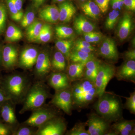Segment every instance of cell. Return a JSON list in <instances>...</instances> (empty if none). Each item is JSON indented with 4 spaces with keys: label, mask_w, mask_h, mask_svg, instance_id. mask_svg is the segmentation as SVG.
Listing matches in <instances>:
<instances>
[{
    "label": "cell",
    "mask_w": 135,
    "mask_h": 135,
    "mask_svg": "<svg viewBox=\"0 0 135 135\" xmlns=\"http://www.w3.org/2000/svg\"><path fill=\"white\" fill-rule=\"evenodd\" d=\"M46 82L55 91L69 88L71 83L65 72L53 71L49 74Z\"/></svg>",
    "instance_id": "cell-14"
},
{
    "label": "cell",
    "mask_w": 135,
    "mask_h": 135,
    "mask_svg": "<svg viewBox=\"0 0 135 135\" xmlns=\"http://www.w3.org/2000/svg\"><path fill=\"white\" fill-rule=\"evenodd\" d=\"M73 43V41L70 40H59L56 42V47L57 50L62 53L68 60L74 46Z\"/></svg>",
    "instance_id": "cell-28"
},
{
    "label": "cell",
    "mask_w": 135,
    "mask_h": 135,
    "mask_svg": "<svg viewBox=\"0 0 135 135\" xmlns=\"http://www.w3.org/2000/svg\"><path fill=\"white\" fill-rule=\"evenodd\" d=\"M33 75L25 72H12L2 77L0 88L16 105L22 104L33 83Z\"/></svg>",
    "instance_id": "cell-1"
},
{
    "label": "cell",
    "mask_w": 135,
    "mask_h": 135,
    "mask_svg": "<svg viewBox=\"0 0 135 135\" xmlns=\"http://www.w3.org/2000/svg\"><path fill=\"white\" fill-rule=\"evenodd\" d=\"M110 1V0H95V2L101 12L105 13L108 10Z\"/></svg>",
    "instance_id": "cell-41"
},
{
    "label": "cell",
    "mask_w": 135,
    "mask_h": 135,
    "mask_svg": "<svg viewBox=\"0 0 135 135\" xmlns=\"http://www.w3.org/2000/svg\"><path fill=\"white\" fill-rule=\"evenodd\" d=\"M119 0H111V5L113 9H119Z\"/></svg>",
    "instance_id": "cell-49"
},
{
    "label": "cell",
    "mask_w": 135,
    "mask_h": 135,
    "mask_svg": "<svg viewBox=\"0 0 135 135\" xmlns=\"http://www.w3.org/2000/svg\"><path fill=\"white\" fill-rule=\"evenodd\" d=\"M74 46H82V47H87L94 48L90 43L87 42L85 41L81 40H78L75 43Z\"/></svg>",
    "instance_id": "cell-46"
},
{
    "label": "cell",
    "mask_w": 135,
    "mask_h": 135,
    "mask_svg": "<svg viewBox=\"0 0 135 135\" xmlns=\"http://www.w3.org/2000/svg\"><path fill=\"white\" fill-rule=\"evenodd\" d=\"M37 129V128L20 123L13 135H36Z\"/></svg>",
    "instance_id": "cell-31"
},
{
    "label": "cell",
    "mask_w": 135,
    "mask_h": 135,
    "mask_svg": "<svg viewBox=\"0 0 135 135\" xmlns=\"http://www.w3.org/2000/svg\"><path fill=\"white\" fill-rule=\"evenodd\" d=\"M2 65V49L0 47V65Z\"/></svg>",
    "instance_id": "cell-52"
},
{
    "label": "cell",
    "mask_w": 135,
    "mask_h": 135,
    "mask_svg": "<svg viewBox=\"0 0 135 135\" xmlns=\"http://www.w3.org/2000/svg\"><path fill=\"white\" fill-rule=\"evenodd\" d=\"M116 69L113 65L101 62L95 80L98 98L101 96L105 91L107 84L115 77Z\"/></svg>",
    "instance_id": "cell-7"
},
{
    "label": "cell",
    "mask_w": 135,
    "mask_h": 135,
    "mask_svg": "<svg viewBox=\"0 0 135 135\" xmlns=\"http://www.w3.org/2000/svg\"><path fill=\"white\" fill-rule=\"evenodd\" d=\"M119 15L120 12L117 9H113L109 13L105 23L107 29L109 30L113 29L118 22Z\"/></svg>",
    "instance_id": "cell-33"
},
{
    "label": "cell",
    "mask_w": 135,
    "mask_h": 135,
    "mask_svg": "<svg viewBox=\"0 0 135 135\" xmlns=\"http://www.w3.org/2000/svg\"><path fill=\"white\" fill-rule=\"evenodd\" d=\"M74 27L77 33L83 34L93 31L95 28V26L85 17L79 16L74 20Z\"/></svg>",
    "instance_id": "cell-21"
},
{
    "label": "cell",
    "mask_w": 135,
    "mask_h": 135,
    "mask_svg": "<svg viewBox=\"0 0 135 135\" xmlns=\"http://www.w3.org/2000/svg\"><path fill=\"white\" fill-rule=\"evenodd\" d=\"M103 38L102 34L98 32H92L90 43H97L101 41Z\"/></svg>",
    "instance_id": "cell-42"
},
{
    "label": "cell",
    "mask_w": 135,
    "mask_h": 135,
    "mask_svg": "<svg viewBox=\"0 0 135 135\" xmlns=\"http://www.w3.org/2000/svg\"><path fill=\"white\" fill-rule=\"evenodd\" d=\"M16 105L10 99L0 105V117L2 122L12 127L15 131L20 124L16 115Z\"/></svg>",
    "instance_id": "cell-12"
},
{
    "label": "cell",
    "mask_w": 135,
    "mask_h": 135,
    "mask_svg": "<svg viewBox=\"0 0 135 135\" xmlns=\"http://www.w3.org/2000/svg\"><path fill=\"white\" fill-rule=\"evenodd\" d=\"M9 99L5 92L0 88V105Z\"/></svg>",
    "instance_id": "cell-48"
},
{
    "label": "cell",
    "mask_w": 135,
    "mask_h": 135,
    "mask_svg": "<svg viewBox=\"0 0 135 135\" xmlns=\"http://www.w3.org/2000/svg\"><path fill=\"white\" fill-rule=\"evenodd\" d=\"M92 32L83 34L84 40H85V41H87V42H89V43H90Z\"/></svg>",
    "instance_id": "cell-50"
},
{
    "label": "cell",
    "mask_w": 135,
    "mask_h": 135,
    "mask_svg": "<svg viewBox=\"0 0 135 135\" xmlns=\"http://www.w3.org/2000/svg\"><path fill=\"white\" fill-rule=\"evenodd\" d=\"M87 126L86 122H77L70 130L66 131L65 133L66 135H89L88 131L86 130Z\"/></svg>",
    "instance_id": "cell-30"
},
{
    "label": "cell",
    "mask_w": 135,
    "mask_h": 135,
    "mask_svg": "<svg viewBox=\"0 0 135 135\" xmlns=\"http://www.w3.org/2000/svg\"><path fill=\"white\" fill-rule=\"evenodd\" d=\"M7 18L6 6L3 3H0V35L5 31Z\"/></svg>",
    "instance_id": "cell-36"
},
{
    "label": "cell",
    "mask_w": 135,
    "mask_h": 135,
    "mask_svg": "<svg viewBox=\"0 0 135 135\" xmlns=\"http://www.w3.org/2000/svg\"><path fill=\"white\" fill-rule=\"evenodd\" d=\"M35 13L32 11H27L22 17L21 21V25L22 27L26 28L31 24L35 20Z\"/></svg>",
    "instance_id": "cell-35"
},
{
    "label": "cell",
    "mask_w": 135,
    "mask_h": 135,
    "mask_svg": "<svg viewBox=\"0 0 135 135\" xmlns=\"http://www.w3.org/2000/svg\"><path fill=\"white\" fill-rule=\"evenodd\" d=\"M99 54L108 60L115 61L118 59L119 54L113 39L109 38L105 39L99 47Z\"/></svg>",
    "instance_id": "cell-16"
},
{
    "label": "cell",
    "mask_w": 135,
    "mask_h": 135,
    "mask_svg": "<svg viewBox=\"0 0 135 135\" xmlns=\"http://www.w3.org/2000/svg\"><path fill=\"white\" fill-rule=\"evenodd\" d=\"M33 68L32 75L35 80L46 82L51 71L50 55L47 50H40Z\"/></svg>",
    "instance_id": "cell-6"
},
{
    "label": "cell",
    "mask_w": 135,
    "mask_h": 135,
    "mask_svg": "<svg viewBox=\"0 0 135 135\" xmlns=\"http://www.w3.org/2000/svg\"><path fill=\"white\" fill-rule=\"evenodd\" d=\"M112 130L114 131L117 135H132V133L126 129L122 126L119 125L117 122H115L110 127Z\"/></svg>",
    "instance_id": "cell-39"
},
{
    "label": "cell",
    "mask_w": 135,
    "mask_h": 135,
    "mask_svg": "<svg viewBox=\"0 0 135 135\" xmlns=\"http://www.w3.org/2000/svg\"><path fill=\"white\" fill-rule=\"evenodd\" d=\"M39 17L48 23H55L59 20L58 8L54 5L46 6L40 10Z\"/></svg>",
    "instance_id": "cell-18"
},
{
    "label": "cell",
    "mask_w": 135,
    "mask_h": 135,
    "mask_svg": "<svg viewBox=\"0 0 135 135\" xmlns=\"http://www.w3.org/2000/svg\"><path fill=\"white\" fill-rule=\"evenodd\" d=\"M101 63L96 57L88 61L85 65L83 78L95 82Z\"/></svg>",
    "instance_id": "cell-23"
},
{
    "label": "cell",
    "mask_w": 135,
    "mask_h": 135,
    "mask_svg": "<svg viewBox=\"0 0 135 135\" xmlns=\"http://www.w3.org/2000/svg\"><path fill=\"white\" fill-rule=\"evenodd\" d=\"M2 78V77H1V76L0 75V84H1V80Z\"/></svg>",
    "instance_id": "cell-55"
},
{
    "label": "cell",
    "mask_w": 135,
    "mask_h": 135,
    "mask_svg": "<svg viewBox=\"0 0 135 135\" xmlns=\"http://www.w3.org/2000/svg\"><path fill=\"white\" fill-rule=\"evenodd\" d=\"M73 108H86L98 98L95 83L82 78L71 83Z\"/></svg>",
    "instance_id": "cell-3"
},
{
    "label": "cell",
    "mask_w": 135,
    "mask_h": 135,
    "mask_svg": "<svg viewBox=\"0 0 135 135\" xmlns=\"http://www.w3.org/2000/svg\"><path fill=\"white\" fill-rule=\"evenodd\" d=\"M133 26L132 16L126 12L122 18L118 26L117 35L120 40H126L130 35Z\"/></svg>",
    "instance_id": "cell-17"
},
{
    "label": "cell",
    "mask_w": 135,
    "mask_h": 135,
    "mask_svg": "<svg viewBox=\"0 0 135 135\" xmlns=\"http://www.w3.org/2000/svg\"><path fill=\"white\" fill-rule=\"evenodd\" d=\"M7 3L11 18L16 22L21 21L23 16V12L17 10L12 0H7Z\"/></svg>",
    "instance_id": "cell-34"
},
{
    "label": "cell",
    "mask_w": 135,
    "mask_h": 135,
    "mask_svg": "<svg viewBox=\"0 0 135 135\" xmlns=\"http://www.w3.org/2000/svg\"><path fill=\"white\" fill-rule=\"evenodd\" d=\"M53 1L56 2H62L65 1L66 0H53Z\"/></svg>",
    "instance_id": "cell-54"
},
{
    "label": "cell",
    "mask_w": 135,
    "mask_h": 135,
    "mask_svg": "<svg viewBox=\"0 0 135 135\" xmlns=\"http://www.w3.org/2000/svg\"><path fill=\"white\" fill-rule=\"evenodd\" d=\"M51 96L49 87L45 82L35 80L27 93L22 104L20 114L32 111L43 106Z\"/></svg>",
    "instance_id": "cell-4"
},
{
    "label": "cell",
    "mask_w": 135,
    "mask_h": 135,
    "mask_svg": "<svg viewBox=\"0 0 135 135\" xmlns=\"http://www.w3.org/2000/svg\"><path fill=\"white\" fill-rule=\"evenodd\" d=\"M123 4L129 10L135 11V0H123Z\"/></svg>",
    "instance_id": "cell-44"
},
{
    "label": "cell",
    "mask_w": 135,
    "mask_h": 135,
    "mask_svg": "<svg viewBox=\"0 0 135 135\" xmlns=\"http://www.w3.org/2000/svg\"><path fill=\"white\" fill-rule=\"evenodd\" d=\"M81 7L84 15L91 18L97 20L100 16L101 11L95 2L88 1L83 4Z\"/></svg>",
    "instance_id": "cell-24"
},
{
    "label": "cell",
    "mask_w": 135,
    "mask_h": 135,
    "mask_svg": "<svg viewBox=\"0 0 135 135\" xmlns=\"http://www.w3.org/2000/svg\"><path fill=\"white\" fill-rule=\"evenodd\" d=\"M95 57L93 53H88L80 51L72 50L69 60L72 62L86 63L89 60Z\"/></svg>",
    "instance_id": "cell-26"
},
{
    "label": "cell",
    "mask_w": 135,
    "mask_h": 135,
    "mask_svg": "<svg viewBox=\"0 0 135 135\" xmlns=\"http://www.w3.org/2000/svg\"><path fill=\"white\" fill-rule=\"evenodd\" d=\"M21 30L15 25H10L8 26L5 35V40L8 42L18 41L23 38Z\"/></svg>",
    "instance_id": "cell-27"
},
{
    "label": "cell",
    "mask_w": 135,
    "mask_h": 135,
    "mask_svg": "<svg viewBox=\"0 0 135 135\" xmlns=\"http://www.w3.org/2000/svg\"><path fill=\"white\" fill-rule=\"evenodd\" d=\"M43 23L35 20L33 23L26 27V35L27 40L31 42H35L38 37Z\"/></svg>",
    "instance_id": "cell-25"
},
{
    "label": "cell",
    "mask_w": 135,
    "mask_h": 135,
    "mask_svg": "<svg viewBox=\"0 0 135 135\" xmlns=\"http://www.w3.org/2000/svg\"><path fill=\"white\" fill-rule=\"evenodd\" d=\"M80 1H85V0H80Z\"/></svg>",
    "instance_id": "cell-57"
},
{
    "label": "cell",
    "mask_w": 135,
    "mask_h": 135,
    "mask_svg": "<svg viewBox=\"0 0 135 135\" xmlns=\"http://www.w3.org/2000/svg\"><path fill=\"white\" fill-rule=\"evenodd\" d=\"M49 103L71 116L73 108L71 86L65 89L55 91Z\"/></svg>",
    "instance_id": "cell-9"
},
{
    "label": "cell",
    "mask_w": 135,
    "mask_h": 135,
    "mask_svg": "<svg viewBox=\"0 0 135 135\" xmlns=\"http://www.w3.org/2000/svg\"><path fill=\"white\" fill-rule=\"evenodd\" d=\"M19 51L16 46L8 44L2 49V63L7 70L13 71L17 67Z\"/></svg>",
    "instance_id": "cell-13"
},
{
    "label": "cell",
    "mask_w": 135,
    "mask_h": 135,
    "mask_svg": "<svg viewBox=\"0 0 135 135\" xmlns=\"http://www.w3.org/2000/svg\"><path fill=\"white\" fill-rule=\"evenodd\" d=\"M124 98L126 99L125 107L131 113L135 114V92L130 93V96L129 97Z\"/></svg>",
    "instance_id": "cell-37"
},
{
    "label": "cell",
    "mask_w": 135,
    "mask_h": 135,
    "mask_svg": "<svg viewBox=\"0 0 135 135\" xmlns=\"http://www.w3.org/2000/svg\"><path fill=\"white\" fill-rule=\"evenodd\" d=\"M115 77L118 80L135 83V60L126 61L116 71Z\"/></svg>",
    "instance_id": "cell-15"
},
{
    "label": "cell",
    "mask_w": 135,
    "mask_h": 135,
    "mask_svg": "<svg viewBox=\"0 0 135 135\" xmlns=\"http://www.w3.org/2000/svg\"><path fill=\"white\" fill-rule=\"evenodd\" d=\"M15 130L2 122H0V135H13Z\"/></svg>",
    "instance_id": "cell-40"
},
{
    "label": "cell",
    "mask_w": 135,
    "mask_h": 135,
    "mask_svg": "<svg viewBox=\"0 0 135 135\" xmlns=\"http://www.w3.org/2000/svg\"><path fill=\"white\" fill-rule=\"evenodd\" d=\"M14 2L15 7L18 11L23 12V1L22 0H12Z\"/></svg>",
    "instance_id": "cell-47"
},
{
    "label": "cell",
    "mask_w": 135,
    "mask_h": 135,
    "mask_svg": "<svg viewBox=\"0 0 135 135\" xmlns=\"http://www.w3.org/2000/svg\"><path fill=\"white\" fill-rule=\"evenodd\" d=\"M119 9H120L121 8H122L123 7V5H124V4H123V0H119Z\"/></svg>",
    "instance_id": "cell-53"
},
{
    "label": "cell",
    "mask_w": 135,
    "mask_h": 135,
    "mask_svg": "<svg viewBox=\"0 0 135 135\" xmlns=\"http://www.w3.org/2000/svg\"><path fill=\"white\" fill-rule=\"evenodd\" d=\"M66 58L62 53L58 50L55 51L50 56L51 71L65 72L67 65Z\"/></svg>",
    "instance_id": "cell-22"
},
{
    "label": "cell",
    "mask_w": 135,
    "mask_h": 135,
    "mask_svg": "<svg viewBox=\"0 0 135 135\" xmlns=\"http://www.w3.org/2000/svg\"><path fill=\"white\" fill-rule=\"evenodd\" d=\"M67 129L64 118L58 116L49 120L37 129L36 135H63Z\"/></svg>",
    "instance_id": "cell-8"
},
{
    "label": "cell",
    "mask_w": 135,
    "mask_h": 135,
    "mask_svg": "<svg viewBox=\"0 0 135 135\" xmlns=\"http://www.w3.org/2000/svg\"><path fill=\"white\" fill-rule=\"evenodd\" d=\"M98 98L94 105L98 114L110 123L122 119L123 105L119 96L105 91Z\"/></svg>",
    "instance_id": "cell-2"
},
{
    "label": "cell",
    "mask_w": 135,
    "mask_h": 135,
    "mask_svg": "<svg viewBox=\"0 0 135 135\" xmlns=\"http://www.w3.org/2000/svg\"><path fill=\"white\" fill-rule=\"evenodd\" d=\"M59 20L63 23H68L72 18L76 12V9L72 3L65 1L59 6Z\"/></svg>",
    "instance_id": "cell-20"
},
{
    "label": "cell",
    "mask_w": 135,
    "mask_h": 135,
    "mask_svg": "<svg viewBox=\"0 0 135 135\" xmlns=\"http://www.w3.org/2000/svg\"><path fill=\"white\" fill-rule=\"evenodd\" d=\"M124 57L127 61L129 60H135V50H131L128 51L125 53Z\"/></svg>",
    "instance_id": "cell-45"
},
{
    "label": "cell",
    "mask_w": 135,
    "mask_h": 135,
    "mask_svg": "<svg viewBox=\"0 0 135 135\" xmlns=\"http://www.w3.org/2000/svg\"><path fill=\"white\" fill-rule=\"evenodd\" d=\"M85 65L86 63L71 62L66 68L65 73L71 83L83 78Z\"/></svg>",
    "instance_id": "cell-19"
},
{
    "label": "cell",
    "mask_w": 135,
    "mask_h": 135,
    "mask_svg": "<svg viewBox=\"0 0 135 135\" xmlns=\"http://www.w3.org/2000/svg\"><path fill=\"white\" fill-rule=\"evenodd\" d=\"M52 27L48 23L43 24L41 31L35 42L46 43L50 40L52 37Z\"/></svg>",
    "instance_id": "cell-29"
},
{
    "label": "cell",
    "mask_w": 135,
    "mask_h": 135,
    "mask_svg": "<svg viewBox=\"0 0 135 135\" xmlns=\"http://www.w3.org/2000/svg\"><path fill=\"white\" fill-rule=\"evenodd\" d=\"M87 123L89 135H105L110 128V123L97 113L90 114Z\"/></svg>",
    "instance_id": "cell-11"
},
{
    "label": "cell",
    "mask_w": 135,
    "mask_h": 135,
    "mask_svg": "<svg viewBox=\"0 0 135 135\" xmlns=\"http://www.w3.org/2000/svg\"><path fill=\"white\" fill-rule=\"evenodd\" d=\"M73 50L80 51L88 53H93V51L95 50V48L94 47H87L82 46H74V47Z\"/></svg>",
    "instance_id": "cell-43"
},
{
    "label": "cell",
    "mask_w": 135,
    "mask_h": 135,
    "mask_svg": "<svg viewBox=\"0 0 135 135\" xmlns=\"http://www.w3.org/2000/svg\"><path fill=\"white\" fill-rule=\"evenodd\" d=\"M55 31L56 35L60 39H66L73 36L74 31L71 27L64 26L56 27Z\"/></svg>",
    "instance_id": "cell-32"
},
{
    "label": "cell",
    "mask_w": 135,
    "mask_h": 135,
    "mask_svg": "<svg viewBox=\"0 0 135 135\" xmlns=\"http://www.w3.org/2000/svg\"><path fill=\"white\" fill-rule=\"evenodd\" d=\"M45 0H32L35 5L36 7H39L40 6L42 5Z\"/></svg>",
    "instance_id": "cell-51"
},
{
    "label": "cell",
    "mask_w": 135,
    "mask_h": 135,
    "mask_svg": "<svg viewBox=\"0 0 135 135\" xmlns=\"http://www.w3.org/2000/svg\"><path fill=\"white\" fill-rule=\"evenodd\" d=\"M32 112L30 117L22 123L37 128L51 118L59 115V112L55 107L46 104Z\"/></svg>",
    "instance_id": "cell-5"
},
{
    "label": "cell",
    "mask_w": 135,
    "mask_h": 135,
    "mask_svg": "<svg viewBox=\"0 0 135 135\" xmlns=\"http://www.w3.org/2000/svg\"><path fill=\"white\" fill-rule=\"evenodd\" d=\"M116 122L130 132L132 135H135L134 120H126L122 118Z\"/></svg>",
    "instance_id": "cell-38"
},
{
    "label": "cell",
    "mask_w": 135,
    "mask_h": 135,
    "mask_svg": "<svg viewBox=\"0 0 135 135\" xmlns=\"http://www.w3.org/2000/svg\"><path fill=\"white\" fill-rule=\"evenodd\" d=\"M40 51L37 48L31 46L22 49L19 52L17 67L25 71L32 70Z\"/></svg>",
    "instance_id": "cell-10"
},
{
    "label": "cell",
    "mask_w": 135,
    "mask_h": 135,
    "mask_svg": "<svg viewBox=\"0 0 135 135\" xmlns=\"http://www.w3.org/2000/svg\"><path fill=\"white\" fill-rule=\"evenodd\" d=\"M0 122H2V120L1 119V117H0Z\"/></svg>",
    "instance_id": "cell-56"
}]
</instances>
